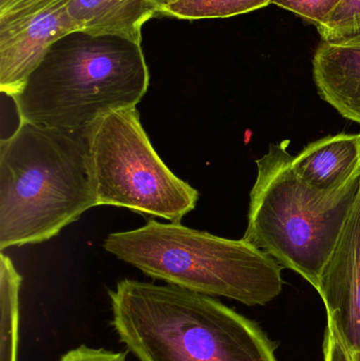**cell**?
<instances>
[{"label":"cell","mask_w":360,"mask_h":361,"mask_svg":"<svg viewBox=\"0 0 360 361\" xmlns=\"http://www.w3.org/2000/svg\"><path fill=\"white\" fill-rule=\"evenodd\" d=\"M23 277L12 260L0 255V361H18L19 292Z\"/></svg>","instance_id":"12"},{"label":"cell","mask_w":360,"mask_h":361,"mask_svg":"<svg viewBox=\"0 0 360 361\" xmlns=\"http://www.w3.org/2000/svg\"><path fill=\"white\" fill-rule=\"evenodd\" d=\"M272 0H177L162 14L180 19L226 18L270 6Z\"/></svg>","instance_id":"13"},{"label":"cell","mask_w":360,"mask_h":361,"mask_svg":"<svg viewBox=\"0 0 360 361\" xmlns=\"http://www.w3.org/2000/svg\"><path fill=\"white\" fill-rule=\"evenodd\" d=\"M317 292L351 354L360 351V186Z\"/></svg>","instance_id":"8"},{"label":"cell","mask_w":360,"mask_h":361,"mask_svg":"<svg viewBox=\"0 0 360 361\" xmlns=\"http://www.w3.org/2000/svg\"><path fill=\"white\" fill-rule=\"evenodd\" d=\"M89 160L97 206L127 208L179 223L199 192L160 158L137 107L116 110L88 127Z\"/></svg>","instance_id":"6"},{"label":"cell","mask_w":360,"mask_h":361,"mask_svg":"<svg viewBox=\"0 0 360 361\" xmlns=\"http://www.w3.org/2000/svg\"><path fill=\"white\" fill-rule=\"evenodd\" d=\"M287 143L272 144L257 161L243 239L318 288L360 186V177L337 192L306 185L293 167Z\"/></svg>","instance_id":"5"},{"label":"cell","mask_w":360,"mask_h":361,"mask_svg":"<svg viewBox=\"0 0 360 361\" xmlns=\"http://www.w3.org/2000/svg\"><path fill=\"white\" fill-rule=\"evenodd\" d=\"M103 247L148 277L249 307L266 305L283 292V267L243 238L150 220L139 228L110 233Z\"/></svg>","instance_id":"4"},{"label":"cell","mask_w":360,"mask_h":361,"mask_svg":"<svg viewBox=\"0 0 360 361\" xmlns=\"http://www.w3.org/2000/svg\"><path fill=\"white\" fill-rule=\"evenodd\" d=\"M70 0H29L0 13V90L12 99L51 44L77 30Z\"/></svg>","instance_id":"7"},{"label":"cell","mask_w":360,"mask_h":361,"mask_svg":"<svg viewBox=\"0 0 360 361\" xmlns=\"http://www.w3.org/2000/svg\"><path fill=\"white\" fill-rule=\"evenodd\" d=\"M149 80L139 40L74 30L51 44L12 99L20 122L76 130L137 107Z\"/></svg>","instance_id":"2"},{"label":"cell","mask_w":360,"mask_h":361,"mask_svg":"<svg viewBox=\"0 0 360 361\" xmlns=\"http://www.w3.org/2000/svg\"><path fill=\"white\" fill-rule=\"evenodd\" d=\"M342 0H272V4L314 23L323 25Z\"/></svg>","instance_id":"15"},{"label":"cell","mask_w":360,"mask_h":361,"mask_svg":"<svg viewBox=\"0 0 360 361\" xmlns=\"http://www.w3.org/2000/svg\"><path fill=\"white\" fill-rule=\"evenodd\" d=\"M109 298L112 328L139 361H278L257 324L209 295L123 279Z\"/></svg>","instance_id":"1"},{"label":"cell","mask_w":360,"mask_h":361,"mask_svg":"<svg viewBox=\"0 0 360 361\" xmlns=\"http://www.w3.org/2000/svg\"><path fill=\"white\" fill-rule=\"evenodd\" d=\"M313 78L321 99L360 125V44L321 42L313 59Z\"/></svg>","instance_id":"10"},{"label":"cell","mask_w":360,"mask_h":361,"mask_svg":"<svg viewBox=\"0 0 360 361\" xmlns=\"http://www.w3.org/2000/svg\"><path fill=\"white\" fill-rule=\"evenodd\" d=\"M127 353L80 345L66 353L61 361H126Z\"/></svg>","instance_id":"16"},{"label":"cell","mask_w":360,"mask_h":361,"mask_svg":"<svg viewBox=\"0 0 360 361\" xmlns=\"http://www.w3.org/2000/svg\"><path fill=\"white\" fill-rule=\"evenodd\" d=\"M68 10L77 30L139 42L143 25L160 13L154 0H70Z\"/></svg>","instance_id":"11"},{"label":"cell","mask_w":360,"mask_h":361,"mask_svg":"<svg viewBox=\"0 0 360 361\" xmlns=\"http://www.w3.org/2000/svg\"><path fill=\"white\" fill-rule=\"evenodd\" d=\"M317 30L328 44H360V0H342Z\"/></svg>","instance_id":"14"},{"label":"cell","mask_w":360,"mask_h":361,"mask_svg":"<svg viewBox=\"0 0 360 361\" xmlns=\"http://www.w3.org/2000/svg\"><path fill=\"white\" fill-rule=\"evenodd\" d=\"M97 206L88 127L20 122L0 141V250L58 235Z\"/></svg>","instance_id":"3"},{"label":"cell","mask_w":360,"mask_h":361,"mask_svg":"<svg viewBox=\"0 0 360 361\" xmlns=\"http://www.w3.org/2000/svg\"><path fill=\"white\" fill-rule=\"evenodd\" d=\"M25 1H27V0H0V13L6 12L8 8Z\"/></svg>","instance_id":"18"},{"label":"cell","mask_w":360,"mask_h":361,"mask_svg":"<svg viewBox=\"0 0 360 361\" xmlns=\"http://www.w3.org/2000/svg\"><path fill=\"white\" fill-rule=\"evenodd\" d=\"M154 1L156 2V6H158L159 11H160L161 13L165 6L173 4V2L177 1V0H154Z\"/></svg>","instance_id":"19"},{"label":"cell","mask_w":360,"mask_h":361,"mask_svg":"<svg viewBox=\"0 0 360 361\" xmlns=\"http://www.w3.org/2000/svg\"><path fill=\"white\" fill-rule=\"evenodd\" d=\"M323 361H353L332 322H328L323 341Z\"/></svg>","instance_id":"17"},{"label":"cell","mask_w":360,"mask_h":361,"mask_svg":"<svg viewBox=\"0 0 360 361\" xmlns=\"http://www.w3.org/2000/svg\"><path fill=\"white\" fill-rule=\"evenodd\" d=\"M351 355H352L353 361H360V351L357 353L351 354Z\"/></svg>","instance_id":"20"},{"label":"cell","mask_w":360,"mask_h":361,"mask_svg":"<svg viewBox=\"0 0 360 361\" xmlns=\"http://www.w3.org/2000/svg\"><path fill=\"white\" fill-rule=\"evenodd\" d=\"M296 173L315 190L334 193L360 177V133L329 135L294 157Z\"/></svg>","instance_id":"9"}]
</instances>
